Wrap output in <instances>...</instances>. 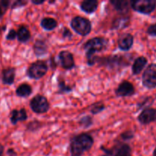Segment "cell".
Segmentation results:
<instances>
[{"instance_id": "cell-33", "label": "cell", "mask_w": 156, "mask_h": 156, "mask_svg": "<svg viewBox=\"0 0 156 156\" xmlns=\"http://www.w3.org/2000/svg\"><path fill=\"white\" fill-rule=\"evenodd\" d=\"M62 37L64 38L71 39L72 37H73V34H72V32L68 28L65 27V28H63V30H62Z\"/></svg>"}, {"instance_id": "cell-40", "label": "cell", "mask_w": 156, "mask_h": 156, "mask_svg": "<svg viewBox=\"0 0 156 156\" xmlns=\"http://www.w3.org/2000/svg\"><path fill=\"white\" fill-rule=\"evenodd\" d=\"M153 156H156V148H155V150H154V152H153Z\"/></svg>"}, {"instance_id": "cell-12", "label": "cell", "mask_w": 156, "mask_h": 156, "mask_svg": "<svg viewBox=\"0 0 156 156\" xmlns=\"http://www.w3.org/2000/svg\"><path fill=\"white\" fill-rule=\"evenodd\" d=\"M134 38L132 34L129 33H124L120 36L118 39V47L120 50L127 51L130 50L133 44Z\"/></svg>"}, {"instance_id": "cell-6", "label": "cell", "mask_w": 156, "mask_h": 156, "mask_svg": "<svg viewBox=\"0 0 156 156\" xmlns=\"http://www.w3.org/2000/svg\"><path fill=\"white\" fill-rule=\"evenodd\" d=\"M131 8L139 13L149 15L156 8L155 0H136L130 2Z\"/></svg>"}, {"instance_id": "cell-16", "label": "cell", "mask_w": 156, "mask_h": 156, "mask_svg": "<svg viewBox=\"0 0 156 156\" xmlns=\"http://www.w3.org/2000/svg\"><path fill=\"white\" fill-rule=\"evenodd\" d=\"M98 6V2L97 0H85L81 3L80 8L83 12L88 14H92L95 12Z\"/></svg>"}, {"instance_id": "cell-14", "label": "cell", "mask_w": 156, "mask_h": 156, "mask_svg": "<svg viewBox=\"0 0 156 156\" xmlns=\"http://www.w3.org/2000/svg\"><path fill=\"white\" fill-rule=\"evenodd\" d=\"M15 78V69H5L2 72V80L5 85H12Z\"/></svg>"}, {"instance_id": "cell-31", "label": "cell", "mask_w": 156, "mask_h": 156, "mask_svg": "<svg viewBox=\"0 0 156 156\" xmlns=\"http://www.w3.org/2000/svg\"><path fill=\"white\" fill-rule=\"evenodd\" d=\"M27 3V1H23V0H18V1L14 2L12 5V9H17V8L22 7L24 6Z\"/></svg>"}, {"instance_id": "cell-4", "label": "cell", "mask_w": 156, "mask_h": 156, "mask_svg": "<svg viewBox=\"0 0 156 156\" xmlns=\"http://www.w3.org/2000/svg\"><path fill=\"white\" fill-rule=\"evenodd\" d=\"M71 27L75 32L82 36H86L91 30V23L87 18L81 16L75 17L71 21Z\"/></svg>"}, {"instance_id": "cell-18", "label": "cell", "mask_w": 156, "mask_h": 156, "mask_svg": "<svg viewBox=\"0 0 156 156\" xmlns=\"http://www.w3.org/2000/svg\"><path fill=\"white\" fill-rule=\"evenodd\" d=\"M113 156H132V149L128 144L121 143L117 146L115 152H113Z\"/></svg>"}, {"instance_id": "cell-9", "label": "cell", "mask_w": 156, "mask_h": 156, "mask_svg": "<svg viewBox=\"0 0 156 156\" xmlns=\"http://www.w3.org/2000/svg\"><path fill=\"white\" fill-rule=\"evenodd\" d=\"M59 64L64 69L69 70L75 67V60L73 55L70 52L63 50L59 53Z\"/></svg>"}, {"instance_id": "cell-32", "label": "cell", "mask_w": 156, "mask_h": 156, "mask_svg": "<svg viewBox=\"0 0 156 156\" xmlns=\"http://www.w3.org/2000/svg\"><path fill=\"white\" fill-rule=\"evenodd\" d=\"M17 37V33L14 29L9 30V34L6 36V39L9 40V41H12V40H15Z\"/></svg>"}, {"instance_id": "cell-23", "label": "cell", "mask_w": 156, "mask_h": 156, "mask_svg": "<svg viewBox=\"0 0 156 156\" xmlns=\"http://www.w3.org/2000/svg\"><path fill=\"white\" fill-rule=\"evenodd\" d=\"M129 23V18L126 16L120 17V18H116L114 21L112 25V29H121L124 28L126 26H128Z\"/></svg>"}, {"instance_id": "cell-11", "label": "cell", "mask_w": 156, "mask_h": 156, "mask_svg": "<svg viewBox=\"0 0 156 156\" xmlns=\"http://www.w3.org/2000/svg\"><path fill=\"white\" fill-rule=\"evenodd\" d=\"M135 94V88L128 81H123L119 85L118 88L116 90V94L118 97H129Z\"/></svg>"}, {"instance_id": "cell-22", "label": "cell", "mask_w": 156, "mask_h": 156, "mask_svg": "<svg viewBox=\"0 0 156 156\" xmlns=\"http://www.w3.org/2000/svg\"><path fill=\"white\" fill-rule=\"evenodd\" d=\"M57 21L53 18H44L41 22V27L47 30H52L57 27Z\"/></svg>"}, {"instance_id": "cell-10", "label": "cell", "mask_w": 156, "mask_h": 156, "mask_svg": "<svg viewBox=\"0 0 156 156\" xmlns=\"http://www.w3.org/2000/svg\"><path fill=\"white\" fill-rule=\"evenodd\" d=\"M138 120L143 125H147L156 121V109L149 108L143 110L139 115Z\"/></svg>"}, {"instance_id": "cell-21", "label": "cell", "mask_w": 156, "mask_h": 156, "mask_svg": "<svg viewBox=\"0 0 156 156\" xmlns=\"http://www.w3.org/2000/svg\"><path fill=\"white\" fill-rule=\"evenodd\" d=\"M17 37L20 42L25 43L29 41L30 38V32L27 27L22 25L18 28V32H17Z\"/></svg>"}, {"instance_id": "cell-20", "label": "cell", "mask_w": 156, "mask_h": 156, "mask_svg": "<svg viewBox=\"0 0 156 156\" xmlns=\"http://www.w3.org/2000/svg\"><path fill=\"white\" fill-rule=\"evenodd\" d=\"M32 93V88L28 84H21L16 89V94L20 98H27Z\"/></svg>"}, {"instance_id": "cell-1", "label": "cell", "mask_w": 156, "mask_h": 156, "mask_svg": "<svg viewBox=\"0 0 156 156\" xmlns=\"http://www.w3.org/2000/svg\"><path fill=\"white\" fill-rule=\"evenodd\" d=\"M94 144V139L90 134L81 133L74 136L70 141L71 156H82L91 149Z\"/></svg>"}, {"instance_id": "cell-27", "label": "cell", "mask_w": 156, "mask_h": 156, "mask_svg": "<svg viewBox=\"0 0 156 156\" xmlns=\"http://www.w3.org/2000/svg\"><path fill=\"white\" fill-rule=\"evenodd\" d=\"M154 101V99L152 97H147L145 99H143L141 102L138 103V108L139 109H146L149 108V106L152 105Z\"/></svg>"}, {"instance_id": "cell-37", "label": "cell", "mask_w": 156, "mask_h": 156, "mask_svg": "<svg viewBox=\"0 0 156 156\" xmlns=\"http://www.w3.org/2000/svg\"><path fill=\"white\" fill-rule=\"evenodd\" d=\"M5 12V11L4 9H3V8L2 7V5H0V18H2V17L3 16V15H4Z\"/></svg>"}, {"instance_id": "cell-8", "label": "cell", "mask_w": 156, "mask_h": 156, "mask_svg": "<svg viewBox=\"0 0 156 156\" xmlns=\"http://www.w3.org/2000/svg\"><path fill=\"white\" fill-rule=\"evenodd\" d=\"M143 85L149 89L156 88V64L148 66L143 74Z\"/></svg>"}, {"instance_id": "cell-34", "label": "cell", "mask_w": 156, "mask_h": 156, "mask_svg": "<svg viewBox=\"0 0 156 156\" xmlns=\"http://www.w3.org/2000/svg\"><path fill=\"white\" fill-rule=\"evenodd\" d=\"M103 149L106 152V154H105V155H102L101 156H113L112 150H110V149Z\"/></svg>"}, {"instance_id": "cell-26", "label": "cell", "mask_w": 156, "mask_h": 156, "mask_svg": "<svg viewBox=\"0 0 156 156\" xmlns=\"http://www.w3.org/2000/svg\"><path fill=\"white\" fill-rule=\"evenodd\" d=\"M79 124L82 126L85 129L90 127L91 126H92L93 124V119L91 116H85V117H82L79 120Z\"/></svg>"}, {"instance_id": "cell-2", "label": "cell", "mask_w": 156, "mask_h": 156, "mask_svg": "<svg viewBox=\"0 0 156 156\" xmlns=\"http://www.w3.org/2000/svg\"><path fill=\"white\" fill-rule=\"evenodd\" d=\"M108 45V40L101 37L91 38L84 44L83 48L86 53L87 63L88 66H93L95 64L96 56L94 54L106 50Z\"/></svg>"}, {"instance_id": "cell-19", "label": "cell", "mask_w": 156, "mask_h": 156, "mask_svg": "<svg viewBox=\"0 0 156 156\" xmlns=\"http://www.w3.org/2000/svg\"><path fill=\"white\" fill-rule=\"evenodd\" d=\"M111 4L113 5L114 9L116 10L119 11L123 13H126V12L129 11V2L128 1H125V0H114V1L110 2Z\"/></svg>"}, {"instance_id": "cell-38", "label": "cell", "mask_w": 156, "mask_h": 156, "mask_svg": "<svg viewBox=\"0 0 156 156\" xmlns=\"http://www.w3.org/2000/svg\"><path fill=\"white\" fill-rule=\"evenodd\" d=\"M50 62H51V66L53 67V68H55V67H56V62H55L54 58H53V57L51 58V60H50Z\"/></svg>"}, {"instance_id": "cell-24", "label": "cell", "mask_w": 156, "mask_h": 156, "mask_svg": "<svg viewBox=\"0 0 156 156\" xmlns=\"http://www.w3.org/2000/svg\"><path fill=\"white\" fill-rule=\"evenodd\" d=\"M58 88H59V94H64V93H69L73 91V87L66 85L63 80H59L58 82Z\"/></svg>"}, {"instance_id": "cell-15", "label": "cell", "mask_w": 156, "mask_h": 156, "mask_svg": "<svg viewBox=\"0 0 156 156\" xmlns=\"http://www.w3.org/2000/svg\"><path fill=\"white\" fill-rule=\"evenodd\" d=\"M148 60L145 56H140V57L136 58L134 61L132 67V72L133 75H139L142 71L143 70V69L145 68V66L147 64Z\"/></svg>"}, {"instance_id": "cell-36", "label": "cell", "mask_w": 156, "mask_h": 156, "mask_svg": "<svg viewBox=\"0 0 156 156\" xmlns=\"http://www.w3.org/2000/svg\"><path fill=\"white\" fill-rule=\"evenodd\" d=\"M31 2L34 5H41L45 2V0H43V1H36V0L34 1V0H33V1H31Z\"/></svg>"}, {"instance_id": "cell-17", "label": "cell", "mask_w": 156, "mask_h": 156, "mask_svg": "<svg viewBox=\"0 0 156 156\" xmlns=\"http://www.w3.org/2000/svg\"><path fill=\"white\" fill-rule=\"evenodd\" d=\"M34 53L37 56H44L47 53V45L43 40H37L34 44Z\"/></svg>"}, {"instance_id": "cell-35", "label": "cell", "mask_w": 156, "mask_h": 156, "mask_svg": "<svg viewBox=\"0 0 156 156\" xmlns=\"http://www.w3.org/2000/svg\"><path fill=\"white\" fill-rule=\"evenodd\" d=\"M8 155L10 156H15L16 155V153H15V152L13 150V149H10L8 150Z\"/></svg>"}, {"instance_id": "cell-13", "label": "cell", "mask_w": 156, "mask_h": 156, "mask_svg": "<svg viewBox=\"0 0 156 156\" xmlns=\"http://www.w3.org/2000/svg\"><path fill=\"white\" fill-rule=\"evenodd\" d=\"M27 119V112L24 108L13 110L10 114V120L12 124H17L19 121H24Z\"/></svg>"}, {"instance_id": "cell-3", "label": "cell", "mask_w": 156, "mask_h": 156, "mask_svg": "<svg viewBox=\"0 0 156 156\" xmlns=\"http://www.w3.org/2000/svg\"><path fill=\"white\" fill-rule=\"evenodd\" d=\"M96 62H98L101 66L114 69L117 68H123L128 66L130 62V59H128V56H120V55H114V56H106V57L96 56L95 63Z\"/></svg>"}, {"instance_id": "cell-29", "label": "cell", "mask_w": 156, "mask_h": 156, "mask_svg": "<svg viewBox=\"0 0 156 156\" xmlns=\"http://www.w3.org/2000/svg\"><path fill=\"white\" fill-rule=\"evenodd\" d=\"M120 137H121L122 140H131V139L133 138L134 134L131 130H127L125 131L124 133H123L120 135Z\"/></svg>"}, {"instance_id": "cell-7", "label": "cell", "mask_w": 156, "mask_h": 156, "mask_svg": "<svg viewBox=\"0 0 156 156\" xmlns=\"http://www.w3.org/2000/svg\"><path fill=\"white\" fill-rule=\"evenodd\" d=\"M30 106L32 111L36 114H44L48 111L50 104L44 96L37 94L31 99Z\"/></svg>"}, {"instance_id": "cell-25", "label": "cell", "mask_w": 156, "mask_h": 156, "mask_svg": "<svg viewBox=\"0 0 156 156\" xmlns=\"http://www.w3.org/2000/svg\"><path fill=\"white\" fill-rule=\"evenodd\" d=\"M105 109V106L102 102L94 103L90 107V112L92 114H98Z\"/></svg>"}, {"instance_id": "cell-39", "label": "cell", "mask_w": 156, "mask_h": 156, "mask_svg": "<svg viewBox=\"0 0 156 156\" xmlns=\"http://www.w3.org/2000/svg\"><path fill=\"white\" fill-rule=\"evenodd\" d=\"M3 152H4V147H3L2 145L0 144V156L2 155Z\"/></svg>"}, {"instance_id": "cell-28", "label": "cell", "mask_w": 156, "mask_h": 156, "mask_svg": "<svg viewBox=\"0 0 156 156\" xmlns=\"http://www.w3.org/2000/svg\"><path fill=\"white\" fill-rule=\"evenodd\" d=\"M41 123L38 120H34V121L30 122L27 126V129L30 132H35L41 128Z\"/></svg>"}, {"instance_id": "cell-30", "label": "cell", "mask_w": 156, "mask_h": 156, "mask_svg": "<svg viewBox=\"0 0 156 156\" xmlns=\"http://www.w3.org/2000/svg\"><path fill=\"white\" fill-rule=\"evenodd\" d=\"M147 34L150 36L156 37V23L155 24H152L148 27L147 29Z\"/></svg>"}, {"instance_id": "cell-5", "label": "cell", "mask_w": 156, "mask_h": 156, "mask_svg": "<svg viewBox=\"0 0 156 156\" xmlns=\"http://www.w3.org/2000/svg\"><path fill=\"white\" fill-rule=\"evenodd\" d=\"M48 66L47 62L42 60H38L32 63L27 70V75L32 79H40L44 77L47 73Z\"/></svg>"}]
</instances>
